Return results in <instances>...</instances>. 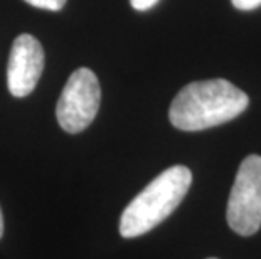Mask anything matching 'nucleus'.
I'll return each mask as SVG.
<instances>
[{"instance_id":"nucleus-1","label":"nucleus","mask_w":261,"mask_h":259,"mask_svg":"<svg viewBox=\"0 0 261 259\" xmlns=\"http://www.w3.org/2000/svg\"><path fill=\"white\" fill-rule=\"evenodd\" d=\"M248 104L246 93L229 81H194L174 98L169 120L182 131H201L234 120Z\"/></svg>"},{"instance_id":"nucleus-2","label":"nucleus","mask_w":261,"mask_h":259,"mask_svg":"<svg viewBox=\"0 0 261 259\" xmlns=\"http://www.w3.org/2000/svg\"><path fill=\"white\" fill-rule=\"evenodd\" d=\"M191 184L192 174L184 165H175L157 175L126 206L120 219V234L138 238L157 227L179 207Z\"/></svg>"},{"instance_id":"nucleus-3","label":"nucleus","mask_w":261,"mask_h":259,"mask_svg":"<svg viewBox=\"0 0 261 259\" xmlns=\"http://www.w3.org/2000/svg\"><path fill=\"white\" fill-rule=\"evenodd\" d=\"M227 224L240 236H253L261 227V157L241 162L227 200Z\"/></svg>"},{"instance_id":"nucleus-4","label":"nucleus","mask_w":261,"mask_h":259,"mask_svg":"<svg viewBox=\"0 0 261 259\" xmlns=\"http://www.w3.org/2000/svg\"><path fill=\"white\" fill-rule=\"evenodd\" d=\"M101 88L96 74L88 68L76 69L66 82L56 106V118L66 133H80L96 118Z\"/></svg>"},{"instance_id":"nucleus-5","label":"nucleus","mask_w":261,"mask_h":259,"mask_svg":"<svg viewBox=\"0 0 261 259\" xmlns=\"http://www.w3.org/2000/svg\"><path fill=\"white\" fill-rule=\"evenodd\" d=\"M44 49L34 36L22 34L14 41L7 66V86L15 98L29 96L41 79Z\"/></svg>"},{"instance_id":"nucleus-6","label":"nucleus","mask_w":261,"mask_h":259,"mask_svg":"<svg viewBox=\"0 0 261 259\" xmlns=\"http://www.w3.org/2000/svg\"><path fill=\"white\" fill-rule=\"evenodd\" d=\"M24 2L34 5L37 9L51 10V12H58L66 5V0H24Z\"/></svg>"},{"instance_id":"nucleus-7","label":"nucleus","mask_w":261,"mask_h":259,"mask_svg":"<svg viewBox=\"0 0 261 259\" xmlns=\"http://www.w3.org/2000/svg\"><path fill=\"white\" fill-rule=\"evenodd\" d=\"M231 2L238 10H244V12L261 7V0H231Z\"/></svg>"},{"instance_id":"nucleus-8","label":"nucleus","mask_w":261,"mask_h":259,"mask_svg":"<svg viewBox=\"0 0 261 259\" xmlns=\"http://www.w3.org/2000/svg\"><path fill=\"white\" fill-rule=\"evenodd\" d=\"M159 0H130L132 7L138 10V12H145V10H150L153 5H157Z\"/></svg>"},{"instance_id":"nucleus-9","label":"nucleus","mask_w":261,"mask_h":259,"mask_svg":"<svg viewBox=\"0 0 261 259\" xmlns=\"http://www.w3.org/2000/svg\"><path fill=\"white\" fill-rule=\"evenodd\" d=\"M4 234V217H2V211H0V238Z\"/></svg>"},{"instance_id":"nucleus-10","label":"nucleus","mask_w":261,"mask_h":259,"mask_svg":"<svg viewBox=\"0 0 261 259\" xmlns=\"http://www.w3.org/2000/svg\"><path fill=\"white\" fill-rule=\"evenodd\" d=\"M209 259H216V257H209Z\"/></svg>"}]
</instances>
